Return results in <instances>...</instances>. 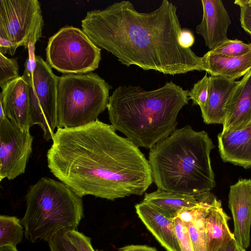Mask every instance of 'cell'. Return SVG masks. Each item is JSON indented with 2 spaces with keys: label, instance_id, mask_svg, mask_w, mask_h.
I'll list each match as a JSON object with an SVG mask.
<instances>
[{
  "label": "cell",
  "instance_id": "6da1fadb",
  "mask_svg": "<svg viewBox=\"0 0 251 251\" xmlns=\"http://www.w3.org/2000/svg\"><path fill=\"white\" fill-rule=\"evenodd\" d=\"M47 154L50 172L80 197L114 201L142 195L153 182L144 154L112 126L97 119L57 128Z\"/></svg>",
  "mask_w": 251,
  "mask_h": 251
},
{
  "label": "cell",
  "instance_id": "7a4b0ae2",
  "mask_svg": "<svg viewBox=\"0 0 251 251\" xmlns=\"http://www.w3.org/2000/svg\"><path fill=\"white\" fill-rule=\"evenodd\" d=\"M176 11L167 0L148 13L138 12L130 1L123 0L88 11L81 26L96 45L127 67L172 75L204 71L202 57L179 43L182 29Z\"/></svg>",
  "mask_w": 251,
  "mask_h": 251
},
{
  "label": "cell",
  "instance_id": "3957f363",
  "mask_svg": "<svg viewBox=\"0 0 251 251\" xmlns=\"http://www.w3.org/2000/svg\"><path fill=\"white\" fill-rule=\"evenodd\" d=\"M188 93L172 81L150 91L119 86L107 106L111 125L137 147L150 149L176 129L178 113L189 100Z\"/></svg>",
  "mask_w": 251,
  "mask_h": 251
},
{
  "label": "cell",
  "instance_id": "277c9868",
  "mask_svg": "<svg viewBox=\"0 0 251 251\" xmlns=\"http://www.w3.org/2000/svg\"><path fill=\"white\" fill-rule=\"evenodd\" d=\"M215 148L205 131L187 125L176 129L150 149L149 162L157 188L196 195L216 186L210 154Z\"/></svg>",
  "mask_w": 251,
  "mask_h": 251
},
{
  "label": "cell",
  "instance_id": "5b68a950",
  "mask_svg": "<svg viewBox=\"0 0 251 251\" xmlns=\"http://www.w3.org/2000/svg\"><path fill=\"white\" fill-rule=\"evenodd\" d=\"M26 210L21 220L31 242L48 241L64 229H75L83 217L81 197L61 181L42 177L25 196Z\"/></svg>",
  "mask_w": 251,
  "mask_h": 251
},
{
  "label": "cell",
  "instance_id": "8992f818",
  "mask_svg": "<svg viewBox=\"0 0 251 251\" xmlns=\"http://www.w3.org/2000/svg\"><path fill=\"white\" fill-rule=\"evenodd\" d=\"M111 88L103 78L93 73L58 77L57 128H75L96 121L107 108Z\"/></svg>",
  "mask_w": 251,
  "mask_h": 251
},
{
  "label": "cell",
  "instance_id": "52a82bcc",
  "mask_svg": "<svg viewBox=\"0 0 251 251\" xmlns=\"http://www.w3.org/2000/svg\"><path fill=\"white\" fill-rule=\"evenodd\" d=\"M28 56L22 76L28 87L29 113L31 126H39L44 138L52 140L57 122V87L58 76L40 56L35 55V45L28 48Z\"/></svg>",
  "mask_w": 251,
  "mask_h": 251
},
{
  "label": "cell",
  "instance_id": "ba28073f",
  "mask_svg": "<svg viewBox=\"0 0 251 251\" xmlns=\"http://www.w3.org/2000/svg\"><path fill=\"white\" fill-rule=\"evenodd\" d=\"M47 62L65 74H85L99 66L101 49L81 29L72 26L50 37L46 49Z\"/></svg>",
  "mask_w": 251,
  "mask_h": 251
},
{
  "label": "cell",
  "instance_id": "9c48e42d",
  "mask_svg": "<svg viewBox=\"0 0 251 251\" xmlns=\"http://www.w3.org/2000/svg\"><path fill=\"white\" fill-rule=\"evenodd\" d=\"M43 26L38 0H0V38L27 49L40 40Z\"/></svg>",
  "mask_w": 251,
  "mask_h": 251
},
{
  "label": "cell",
  "instance_id": "30bf717a",
  "mask_svg": "<svg viewBox=\"0 0 251 251\" xmlns=\"http://www.w3.org/2000/svg\"><path fill=\"white\" fill-rule=\"evenodd\" d=\"M33 137L7 117L0 118V180L14 179L25 172Z\"/></svg>",
  "mask_w": 251,
  "mask_h": 251
},
{
  "label": "cell",
  "instance_id": "8fae6325",
  "mask_svg": "<svg viewBox=\"0 0 251 251\" xmlns=\"http://www.w3.org/2000/svg\"><path fill=\"white\" fill-rule=\"evenodd\" d=\"M228 206L233 220L234 238L246 249L251 240V179H239L230 186Z\"/></svg>",
  "mask_w": 251,
  "mask_h": 251
},
{
  "label": "cell",
  "instance_id": "7c38bea8",
  "mask_svg": "<svg viewBox=\"0 0 251 251\" xmlns=\"http://www.w3.org/2000/svg\"><path fill=\"white\" fill-rule=\"evenodd\" d=\"M251 122V70L233 88L225 106V135L245 128Z\"/></svg>",
  "mask_w": 251,
  "mask_h": 251
},
{
  "label": "cell",
  "instance_id": "4fadbf2b",
  "mask_svg": "<svg viewBox=\"0 0 251 251\" xmlns=\"http://www.w3.org/2000/svg\"><path fill=\"white\" fill-rule=\"evenodd\" d=\"M203 15L196 32L203 38L205 45L212 50L227 41L228 27L231 22L221 0H201Z\"/></svg>",
  "mask_w": 251,
  "mask_h": 251
},
{
  "label": "cell",
  "instance_id": "5bb4252c",
  "mask_svg": "<svg viewBox=\"0 0 251 251\" xmlns=\"http://www.w3.org/2000/svg\"><path fill=\"white\" fill-rule=\"evenodd\" d=\"M0 94V107L7 118L22 128L31 126L28 84L22 76L8 82Z\"/></svg>",
  "mask_w": 251,
  "mask_h": 251
},
{
  "label": "cell",
  "instance_id": "9a60e30c",
  "mask_svg": "<svg viewBox=\"0 0 251 251\" xmlns=\"http://www.w3.org/2000/svg\"><path fill=\"white\" fill-rule=\"evenodd\" d=\"M135 207L139 218L167 251H181L176 236L175 218L143 201Z\"/></svg>",
  "mask_w": 251,
  "mask_h": 251
},
{
  "label": "cell",
  "instance_id": "2e32d148",
  "mask_svg": "<svg viewBox=\"0 0 251 251\" xmlns=\"http://www.w3.org/2000/svg\"><path fill=\"white\" fill-rule=\"evenodd\" d=\"M222 160L245 169L251 167V122L244 128L226 134H218Z\"/></svg>",
  "mask_w": 251,
  "mask_h": 251
},
{
  "label": "cell",
  "instance_id": "e0dca14e",
  "mask_svg": "<svg viewBox=\"0 0 251 251\" xmlns=\"http://www.w3.org/2000/svg\"><path fill=\"white\" fill-rule=\"evenodd\" d=\"M237 81L220 76H210L209 92L201 116L206 124H223L225 106Z\"/></svg>",
  "mask_w": 251,
  "mask_h": 251
},
{
  "label": "cell",
  "instance_id": "ac0fdd59",
  "mask_svg": "<svg viewBox=\"0 0 251 251\" xmlns=\"http://www.w3.org/2000/svg\"><path fill=\"white\" fill-rule=\"evenodd\" d=\"M204 71L211 76L235 80L251 70V51L239 56L217 54L210 50L202 56Z\"/></svg>",
  "mask_w": 251,
  "mask_h": 251
},
{
  "label": "cell",
  "instance_id": "d6986e66",
  "mask_svg": "<svg viewBox=\"0 0 251 251\" xmlns=\"http://www.w3.org/2000/svg\"><path fill=\"white\" fill-rule=\"evenodd\" d=\"M210 191L187 195L157 190L145 193L143 201L149 203L167 215L175 218L182 210L197 206L205 199Z\"/></svg>",
  "mask_w": 251,
  "mask_h": 251
},
{
  "label": "cell",
  "instance_id": "ffe728a7",
  "mask_svg": "<svg viewBox=\"0 0 251 251\" xmlns=\"http://www.w3.org/2000/svg\"><path fill=\"white\" fill-rule=\"evenodd\" d=\"M230 217L218 200L211 207L205 220V231L210 251H217L234 238L229 229L228 221Z\"/></svg>",
  "mask_w": 251,
  "mask_h": 251
},
{
  "label": "cell",
  "instance_id": "44dd1931",
  "mask_svg": "<svg viewBox=\"0 0 251 251\" xmlns=\"http://www.w3.org/2000/svg\"><path fill=\"white\" fill-rule=\"evenodd\" d=\"M21 221L15 216H0V247H16L24 235Z\"/></svg>",
  "mask_w": 251,
  "mask_h": 251
},
{
  "label": "cell",
  "instance_id": "7402d4cb",
  "mask_svg": "<svg viewBox=\"0 0 251 251\" xmlns=\"http://www.w3.org/2000/svg\"><path fill=\"white\" fill-rule=\"evenodd\" d=\"M188 229L194 251H210L205 231V222L185 224Z\"/></svg>",
  "mask_w": 251,
  "mask_h": 251
},
{
  "label": "cell",
  "instance_id": "603a6c76",
  "mask_svg": "<svg viewBox=\"0 0 251 251\" xmlns=\"http://www.w3.org/2000/svg\"><path fill=\"white\" fill-rule=\"evenodd\" d=\"M210 50L217 54L239 56L251 51V44L245 43L238 39H228L215 49Z\"/></svg>",
  "mask_w": 251,
  "mask_h": 251
},
{
  "label": "cell",
  "instance_id": "cb8c5ba5",
  "mask_svg": "<svg viewBox=\"0 0 251 251\" xmlns=\"http://www.w3.org/2000/svg\"><path fill=\"white\" fill-rule=\"evenodd\" d=\"M210 76H208L207 73L200 80L194 84L193 88L188 91V96L194 104L200 106L202 109L207 102L210 85Z\"/></svg>",
  "mask_w": 251,
  "mask_h": 251
},
{
  "label": "cell",
  "instance_id": "d4e9b609",
  "mask_svg": "<svg viewBox=\"0 0 251 251\" xmlns=\"http://www.w3.org/2000/svg\"><path fill=\"white\" fill-rule=\"evenodd\" d=\"M19 66L16 58H9L0 53V86L2 89L10 81L18 78Z\"/></svg>",
  "mask_w": 251,
  "mask_h": 251
},
{
  "label": "cell",
  "instance_id": "484cf974",
  "mask_svg": "<svg viewBox=\"0 0 251 251\" xmlns=\"http://www.w3.org/2000/svg\"><path fill=\"white\" fill-rule=\"evenodd\" d=\"M176 233L181 251H194L187 227L178 217L174 218Z\"/></svg>",
  "mask_w": 251,
  "mask_h": 251
},
{
  "label": "cell",
  "instance_id": "4316f807",
  "mask_svg": "<svg viewBox=\"0 0 251 251\" xmlns=\"http://www.w3.org/2000/svg\"><path fill=\"white\" fill-rule=\"evenodd\" d=\"M66 235L76 251H96L93 248L91 238L75 229H66Z\"/></svg>",
  "mask_w": 251,
  "mask_h": 251
},
{
  "label": "cell",
  "instance_id": "83f0119b",
  "mask_svg": "<svg viewBox=\"0 0 251 251\" xmlns=\"http://www.w3.org/2000/svg\"><path fill=\"white\" fill-rule=\"evenodd\" d=\"M65 230L60 231L48 241L50 251H76L68 239Z\"/></svg>",
  "mask_w": 251,
  "mask_h": 251
},
{
  "label": "cell",
  "instance_id": "f1b7e54d",
  "mask_svg": "<svg viewBox=\"0 0 251 251\" xmlns=\"http://www.w3.org/2000/svg\"><path fill=\"white\" fill-rule=\"evenodd\" d=\"M234 3L240 8L241 26L251 36V3L250 0H236Z\"/></svg>",
  "mask_w": 251,
  "mask_h": 251
},
{
  "label": "cell",
  "instance_id": "f546056e",
  "mask_svg": "<svg viewBox=\"0 0 251 251\" xmlns=\"http://www.w3.org/2000/svg\"><path fill=\"white\" fill-rule=\"evenodd\" d=\"M178 42L183 48L189 49L194 44L195 37L191 31L187 29H183L178 37Z\"/></svg>",
  "mask_w": 251,
  "mask_h": 251
},
{
  "label": "cell",
  "instance_id": "4dcf8cb0",
  "mask_svg": "<svg viewBox=\"0 0 251 251\" xmlns=\"http://www.w3.org/2000/svg\"><path fill=\"white\" fill-rule=\"evenodd\" d=\"M19 45L16 43L7 41L0 37V53L4 55L9 54L13 55L19 47Z\"/></svg>",
  "mask_w": 251,
  "mask_h": 251
},
{
  "label": "cell",
  "instance_id": "1f68e13d",
  "mask_svg": "<svg viewBox=\"0 0 251 251\" xmlns=\"http://www.w3.org/2000/svg\"><path fill=\"white\" fill-rule=\"evenodd\" d=\"M217 251H246V249L240 245L235 238H233Z\"/></svg>",
  "mask_w": 251,
  "mask_h": 251
},
{
  "label": "cell",
  "instance_id": "d6a6232c",
  "mask_svg": "<svg viewBox=\"0 0 251 251\" xmlns=\"http://www.w3.org/2000/svg\"><path fill=\"white\" fill-rule=\"evenodd\" d=\"M118 251H157L155 248L146 245H128L120 248Z\"/></svg>",
  "mask_w": 251,
  "mask_h": 251
},
{
  "label": "cell",
  "instance_id": "836d02e7",
  "mask_svg": "<svg viewBox=\"0 0 251 251\" xmlns=\"http://www.w3.org/2000/svg\"><path fill=\"white\" fill-rule=\"evenodd\" d=\"M0 251H18L16 247L10 245L0 247Z\"/></svg>",
  "mask_w": 251,
  "mask_h": 251
},
{
  "label": "cell",
  "instance_id": "e575fe53",
  "mask_svg": "<svg viewBox=\"0 0 251 251\" xmlns=\"http://www.w3.org/2000/svg\"><path fill=\"white\" fill-rule=\"evenodd\" d=\"M250 2L251 3V0H250Z\"/></svg>",
  "mask_w": 251,
  "mask_h": 251
}]
</instances>
